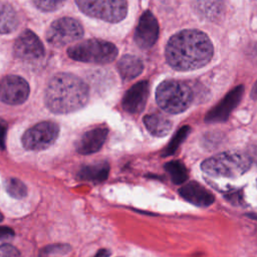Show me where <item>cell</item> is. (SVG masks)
Masks as SVG:
<instances>
[{
	"instance_id": "14",
	"label": "cell",
	"mask_w": 257,
	"mask_h": 257,
	"mask_svg": "<svg viewBox=\"0 0 257 257\" xmlns=\"http://www.w3.org/2000/svg\"><path fill=\"white\" fill-rule=\"evenodd\" d=\"M148 96L149 82L147 80L139 81L124 93L121 100L122 108L128 113H139L145 108Z\"/></svg>"
},
{
	"instance_id": "10",
	"label": "cell",
	"mask_w": 257,
	"mask_h": 257,
	"mask_svg": "<svg viewBox=\"0 0 257 257\" xmlns=\"http://www.w3.org/2000/svg\"><path fill=\"white\" fill-rule=\"evenodd\" d=\"M15 55L22 60H37L44 56V46L31 30H24L14 43Z\"/></svg>"
},
{
	"instance_id": "12",
	"label": "cell",
	"mask_w": 257,
	"mask_h": 257,
	"mask_svg": "<svg viewBox=\"0 0 257 257\" xmlns=\"http://www.w3.org/2000/svg\"><path fill=\"white\" fill-rule=\"evenodd\" d=\"M244 93V86L238 85L230 90L227 95L209 110L205 116V121L209 123L223 122L228 119L230 113L239 104Z\"/></svg>"
},
{
	"instance_id": "4",
	"label": "cell",
	"mask_w": 257,
	"mask_h": 257,
	"mask_svg": "<svg viewBox=\"0 0 257 257\" xmlns=\"http://www.w3.org/2000/svg\"><path fill=\"white\" fill-rule=\"evenodd\" d=\"M156 100L165 111L173 114L180 113L191 105L193 90L185 81L167 79L157 87Z\"/></svg>"
},
{
	"instance_id": "8",
	"label": "cell",
	"mask_w": 257,
	"mask_h": 257,
	"mask_svg": "<svg viewBox=\"0 0 257 257\" xmlns=\"http://www.w3.org/2000/svg\"><path fill=\"white\" fill-rule=\"evenodd\" d=\"M59 134V126L53 121H41L29 127L22 136L25 150L43 151L52 146Z\"/></svg>"
},
{
	"instance_id": "17",
	"label": "cell",
	"mask_w": 257,
	"mask_h": 257,
	"mask_svg": "<svg viewBox=\"0 0 257 257\" xmlns=\"http://www.w3.org/2000/svg\"><path fill=\"white\" fill-rule=\"evenodd\" d=\"M109 173V165L106 162H98L95 164H90L83 166L78 174V179L87 182L100 183L107 179Z\"/></svg>"
},
{
	"instance_id": "22",
	"label": "cell",
	"mask_w": 257,
	"mask_h": 257,
	"mask_svg": "<svg viewBox=\"0 0 257 257\" xmlns=\"http://www.w3.org/2000/svg\"><path fill=\"white\" fill-rule=\"evenodd\" d=\"M5 190L7 194L14 199H23L27 195L25 184L16 178H10L6 181Z\"/></svg>"
},
{
	"instance_id": "32",
	"label": "cell",
	"mask_w": 257,
	"mask_h": 257,
	"mask_svg": "<svg viewBox=\"0 0 257 257\" xmlns=\"http://www.w3.org/2000/svg\"><path fill=\"white\" fill-rule=\"evenodd\" d=\"M251 97L254 99V100H257V80L256 82L254 83L253 87H252V90H251Z\"/></svg>"
},
{
	"instance_id": "7",
	"label": "cell",
	"mask_w": 257,
	"mask_h": 257,
	"mask_svg": "<svg viewBox=\"0 0 257 257\" xmlns=\"http://www.w3.org/2000/svg\"><path fill=\"white\" fill-rule=\"evenodd\" d=\"M83 35L81 23L72 17H62L53 21L46 31V40L55 47L70 44Z\"/></svg>"
},
{
	"instance_id": "31",
	"label": "cell",
	"mask_w": 257,
	"mask_h": 257,
	"mask_svg": "<svg viewBox=\"0 0 257 257\" xmlns=\"http://www.w3.org/2000/svg\"><path fill=\"white\" fill-rule=\"evenodd\" d=\"M110 252L107 249H99L93 257H108Z\"/></svg>"
},
{
	"instance_id": "25",
	"label": "cell",
	"mask_w": 257,
	"mask_h": 257,
	"mask_svg": "<svg viewBox=\"0 0 257 257\" xmlns=\"http://www.w3.org/2000/svg\"><path fill=\"white\" fill-rule=\"evenodd\" d=\"M65 2V0H33V3L35 6L45 12L54 11L58 9L62 4Z\"/></svg>"
},
{
	"instance_id": "20",
	"label": "cell",
	"mask_w": 257,
	"mask_h": 257,
	"mask_svg": "<svg viewBox=\"0 0 257 257\" xmlns=\"http://www.w3.org/2000/svg\"><path fill=\"white\" fill-rule=\"evenodd\" d=\"M18 24L19 18L15 9L9 3L0 1V34L13 32Z\"/></svg>"
},
{
	"instance_id": "29",
	"label": "cell",
	"mask_w": 257,
	"mask_h": 257,
	"mask_svg": "<svg viewBox=\"0 0 257 257\" xmlns=\"http://www.w3.org/2000/svg\"><path fill=\"white\" fill-rule=\"evenodd\" d=\"M6 132H7V124L5 121L0 119V150L5 149Z\"/></svg>"
},
{
	"instance_id": "13",
	"label": "cell",
	"mask_w": 257,
	"mask_h": 257,
	"mask_svg": "<svg viewBox=\"0 0 257 257\" xmlns=\"http://www.w3.org/2000/svg\"><path fill=\"white\" fill-rule=\"evenodd\" d=\"M108 135V128L104 125L95 126L85 132L76 142L75 149L80 155H91L98 152Z\"/></svg>"
},
{
	"instance_id": "18",
	"label": "cell",
	"mask_w": 257,
	"mask_h": 257,
	"mask_svg": "<svg viewBox=\"0 0 257 257\" xmlns=\"http://www.w3.org/2000/svg\"><path fill=\"white\" fill-rule=\"evenodd\" d=\"M118 72L123 80H132L139 76L144 69L143 61L135 55L125 54L117 63Z\"/></svg>"
},
{
	"instance_id": "28",
	"label": "cell",
	"mask_w": 257,
	"mask_h": 257,
	"mask_svg": "<svg viewBox=\"0 0 257 257\" xmlns=\"http://www.w3.org/2000/svg\"><path fill=\"white\" fill-rule=\"evenodd\" d=\"M247 156L249 157L251 162H255L257 164V142L248 145Z\"/></svg>"
},
{
	"instance_id": "2",
	"label": "cell",
	"mask_w": 257,
	"mask_h": 257,
	"mask_svg": "<svg viewBox=\"0 0 257 257\" xmlns=\"http://www.w3.org/2000/svg\"><path fill=\"white\" fill-rule=\"evenodd\" d=\"M87 84L78 76L60 72L55 74L45 88V104L54 113H69L83 107L88 100Z\"/></svg>"
},
{
	"instance_id": "15",
	"label": "cell",
	"mask_w": 257,
	"mask_h": 257,
	"mask_svg": "<svg viewBox=\"0 0 257 257\" xmlns=\"http://www.w3.org/2000/svg\"><path fill=\"white\" fill-rule=\"evenodd\" d=\"M180 196L198 207H209L215 201L214 195L198 182L192 181L179 189Z\"/></svg>"
},
{
	"instance_id": "23",
	"label": "cell",
	"mask_w": 257,
	"mask_h": 257,
	"mask_svg": "<svg viewBox=\"0 0 257 257\" xmlns=\"http://www.w3.org/2000/svg\"><path fill=\"white\" fill-rule=\"evenodd\" d=\"M190 131H191V127L189 125H185V126L181 127L176 133V135L173 137V139L171 140L169 145L166 147V149H165V151L163 153V156L164 157H168V156L173 155L177 151V149L180 147V145L186 140V138L188 137Z\"/></svg>"
},
{
	"instance_id": "1",
	"label": "cell",
	"mask_w": 257,
	"mask_h": 257,
	"mask_svg": "<svg viewBox=\"0 0 257 257\" xmlns=\"http://www.w3.org/2000/svg\"><path fill=\"white\" fill-rule=\"evenodd\" d=\"M214 47L209 36L196 29H186L174 34L166 46L168 64L179 71H189L208 64Z\"/></svg>"
},
{
	"instance_id": "16",
	"label": "cell",
	"mask_w": 257,
	"mask_h": 257,
	"mask_svg": "<svg viewBox=\"0 0 257 257\" xmlns=\"http://www.w3.org/2000/svg\"><path fill=\"white\" fill-rule=\"evenodd\" d=\"M194 9L200 17L217 22L224 16L225 4L223 0H195Z\"/></svg>"
},
{
	"instance_id": "30",
	"label": "cell",
	"mask_w": 257,
	"mask_h": 257,
	"mask_svg": "<svg viewBox=\"0 0 257 257\" xmlns=\"http://www.w3.org/2000/svg\"><path fill=\"white\" fill-rule=\"evenodd\" d=\"M226 198L232 202L233 204H240L242 202V199H241V192H231L229 193Z\"/></svg>"
},
{
	"instance_id": "33",
	"label": "cell",
	"mask_w": 257,
	"mask_h": 257,
	"mask_svg": "<svg viewBox=\"0 0 257 257\" xmlns=\"http://www.w3.org/2000/svg\"><path fill=\"white\" fill-rule=\"evenodd\" d=\"M3 220H4V216H3V214L0 212V223H1Z\"/></svg>"
},
{
	"instance_id": "3",
	"label": "cell",
	"mask_w": 257,
	"mask_h": 257,
	"mask_svg": "<svg viewBox=\"0 0 257 257\" xmlns=\"http://www.w3.org/2000/svg\"><path fill=\"white\" fill-rule=\"evenodd\" d=\"M251 163L247 155L226 152L205 160L201 164V169L211 177L233 179L244 175L250 169Z\"/></svg>"
},
{
	"instance_id": "27",
	"label": "cell",
	"mask_w": 257,
	"mask_h": 257,
	"mask_svg": "<svg viewBox=\"0 0 257 257\" xmlns=\"http://www.w3.org/2000/svg\"><path fill=\"white\" fill-rule=\"evenodd\" d=\"M13 236H14V231L11 228L0 226V242L7 241L13 238Z\"/></svg>"
},
{
	"instance_id": "6",
	"label": "cell",
	"mask_w": 257,
	"mask_h": 257,
	"mask_svg": "<svg viewBox=\"0 0 257 257\" xmlns=\"http://www.w3.org/2000/svg\"><path fill=\"white\" fill-rule=\"evenodd\" d=\"M78 8L87 16L106 22H119L127 12L126 0H75Z\"/></svg>"
},
{
	"instance_id": "5",
	"label": "cell",
	"mask_w": 257,
	"mask_h": 257,
	"mask_svg": "<svg viewBox=\"0 0 257 257\" xmlns=\"http://www.w3.org/2000/svg\"><path fill=\"white\" fill-rule=\"evenodd\" d=\"M67 54L76 61L106 64L115 59L117 48L113 43L105 40L87 39L70 46L67 49Z\"/></svg>"
},
{
	"instance_id": "21",
	"label": "cell",
	"mask_w": 257,
	"mask_h": 257,
	"mask_svg": "<svg viewBox=\"0 0 257 257\" xmlns=\"http://www.w3.org/2000/svg\"><path fill=\"white\" fill-rule=\"evenodd\" d=\"M165 170L170 175L175 185H182L188 179V170L181 161H171L165 165Z\"/></svg>"
},
{
	"instance_id": "26",
	"label": "cell",
	"mask_w": 257,
	"mask_h": 257,
	"mask_svg": "<svg viewBox=\"0 0 257 257\" xmlns=\"http://www.w3.org/2000/svg\"><path fill=\"white\" fill-rule=\"evenodd\" d=\"M0 257H21L20 252L11 244H0Z\"/></svg>"
},
{
	"instance_id": "11",
	"label": "cell",
	"mask_w": 257,
	"mask_h": 257,
	"mask_svg": "<svg viewBox=\"0 0 257 257\" xmlns=\"http://www.w3.org/2000/svg\"><path fill=\"white\" fill-rule=\"evenodd\" d=\"M159 23L151 11H145L140 17L135 31V42L143 49L151 48L159 37Z\"/></svg>"
},
{
	"instance_id": "19",
	"label": "cell",
	"mask_w": 257,
	"mask_h": 257,
	"mask_svg": "<svg viewBox=\"0 0 257 257\" xmlns=\"http://www.w3.org/2000/svg\"><path fill=\"white\" fill-rule=\"evenodd\" d=\"M147 130L155 137H165L172 130V121L161 113H151L144 117Z\"/></svg>"
},
{
	"instance_id": "9",
	"label": "cell",
	"mask_w": 257,
	"mask_h": 257,
	"mask_svg": "<svg viewBox=\"0 0 257 257\" xmlns=\"http://www.w3.org/2000/svg\"><path fill=\"white\" fill-rule=\"evenodd\" d=\"M29 96V84L18 75L0 78V100L11 105L23 103Z\"/></svg>"
},
{
	"instance_id": "24",
	"label": "cell",
	"mask_w": 257,
	"mask_h": 257,
	"mask_svg": "<svg viewBox=\"0 0 257 257\" xmlns=\"http://www.w3.org/2000/svg\"><path fill=\"white\" fill-rule=\"evenodd\" d=\"M71 247L67 244H50L43 247L39 252V257L63 256L70 252Z\"/></svg>"
}]
</instances>
